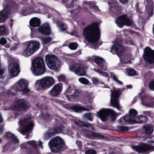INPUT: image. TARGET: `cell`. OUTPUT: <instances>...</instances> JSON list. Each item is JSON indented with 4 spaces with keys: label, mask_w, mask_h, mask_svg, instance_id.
<instances>
[{
    "label": "cell",
    "mask_w": 154,
    "mask_h": 154,
    "mask_svg": "<svg viewBox=\"0 0 154 154\" xmlns=\"http://www.w3.org/2000/svg\"><path fill=\"white\" fill-rule=\"evenodd\" d=\"M6 70L4 68L0 67V78H3L6 75Z\"/></svg>",
    "instance_id": "e575fe53"
},
{
    "label": "cell",
    "mask_w": 154,
    "mask_h": 154,
    "mask_svg": "<svg viewBox=\"0 0 154 154\" xmlns=\"http://www.w3.org/2000/svg\"><path fill=\"white\" fill-rule=\"evenodd\" d=\"M16 89L19 91H23L24 93L29 91L28 89V82L25 80H21L15 85Z\"/></svg>",
    "instance_id": "9a60e30c"
},
{
    "label": "cell",
    "mask_w": 154,
    "mask_h": 154,
    "mask_svg": "<svg viewBox=\"0 0 154 154\" xmlns=\"http://www.w3.org/2000/svg\"><path fill=\"white\" fill-rule=\"evenodd\" d=\"M154 81H152V82H150V83L149 84V87L150 89L151 90H154Z\"/></svg>",
    "instance_id": "60d3db41"
},
{
    "label": "cell",
    "mask_w": 154,
    "mask_h": 154,
    "mask_svg": "<svg viewBox=\"0 0 154 154\" xmlns=\"http://www.w3.org/2000/svg\"><path fill=\"white\" fill-rule=\"evenodd\" d=\"M38 30L41 34L46 36L50 35L51 33L50 26L48 23H45L44 24H43L39 28Z\"/></svg>",
    "instance_id": "e0dca14e"
},
{
    "label": "cell",
    "mask_w": 154,
    "mask_h": 154,
    "mask_svg": "<svg viewBox=\"0 0 154 154\" xmlns=\"http://www.w3.org/2000/svg\"><path fill=\"white\" fill-rule=\"evenodd\" d=\"M79 81L80 82L82 83L83 84L87 85L89 83V81L87 79H86L85 78H81L79 79Z\"/></svg>",
    "instance_id": "8d00e7d4"
},
{
    "label": "cell",
    "mask_w": 154,
    "mask_h": 154,
    "mask_svg": "<svg viewBox=\"0 0 154 154\" xmlns=\"http://www.w3.org/2000/svg\"><path fill=\"white\" fill-rule=\"evenodd\" d=\"M30 26L34 27H38L40 24V21L38 18H33L30 20Z\"/></svg>",
    "instance_id": "d4e9b609"
},
{
    "label": "cell",
    "mask_w": 154,
    "mask_h": 154,
    "mask_svg": "<svg viewBox=\"0 0 154 154\" xmlns=\"http://www.w3.org/2000/svg\"><path fill=\"white\" fill-rule=\"evenodd\" d=\"M120 2H121L122 4H125V3L128 2V0H122V1H119Z\"/></svg>",
    "instance_id": "ee69618b"
},
{
    "label": "cell",
    "mask_w": 154,
    "mask_h": 154,
    "mask_svg": "<svg viewBox=\"0 0 154 154\" xmlns=\"http://www.w3.org/2000/svg\"><path fill=\"white\" fill-rule=\"evenodd\" d=\"M72 109L74 111L77 112H82L89 110L88 109L85 108V107L78 105L73 106L72 107Z\"/></svg>",
    "instance_id": "484cf974"
},
{
    "label": "cell",
    "mask_w": 154,
    "mask_h": 154,
    "mask_svg": "<svg viewBox=\"0 0 154 154\" xmlns=\"http://www.w3.org/2000/svg\"><path fill=\"white\" fill-rule=\"evenodd\" d=\"M7 41L5 38H2L0 40V44L1 45H4L6 43Z\"/></svg>",
    "instance_id": "ab89813d"
},
{
    "label": "cell",
    "mask_w": 154,
    "mask_h": 154,
    "mask_svg": "<svg viewBox=\"0 0 154 154\" xmlns=\"http://www.w3.org/2000/svg\"><path fill=\"white\" fill-rule=\"evenodd\" d=\"M85 135L87 138H89L93 139H102L104 138V136L103 135L97 133H93V132H89V131H84Z\"/></svg>",
    "instance_id": "d6986e66"
},
{
    "label": "cell",
    "mask_w": 154,
    "mask_h": 154,
    "mask_svg": "<svg viewBox=\"0 0 154 154\" xmlns=\"http://www.w3.org/2000/svg\"><path fill=\"white\" fill-rule=\"evenodd\" d=\"M1 130V128H0V130Z\"/></svg>",
    "instance_id": "c3c4849f"
},
{
    "label": "cell",
    "mask_w": 154,
    "mask_h": 154,
    "mask_svg": "<svg viewBox=\"0 0 154 154\" xmlns=\"http://www.w3.org/2000/svg\"><path fill=\"white\" fill-rule=\"evenodd\" d=\"M121 94V91L119 90L114 89L112 91L111 96V105L115 108L120 110L119 103V97Z\"/></svg>",
    "instance_id": "8fae6325"
},
{
    "label": "cell",
    "mask_w": 154,
    "mask_h": 154,
    "mask_svg": "<svg viewBox=\"0 0 154 154\" xmlns=\"http://www.w3.org/2000/svg\"><path fill=\"white\" fill-rule=\"evenodd\" d=\"M62 128H61V127H56V128H52V129H50L45 134V138H49L50 137H51L52 135L56 134L62 133Z\"/></svg>",
    "instance_id": "7402d4cb"
},
{
    "label": "cell",
    "mask_w": 154,
    "mask_h": 154,
    "mask_svg": "<svg viewBox=\"0 0 154 154\" xmlns=\"http://www.w3.org/2000/svg\"><path fill=\"white\" fill-rule=\"evenodd\" d=\"M1 139H0V143H1Z\"/></svg>",
    "instance_id": "bcb514c9"
},
{
    "label": "cell",
    "mask_w": 154,
    "mask_h": 154,
    "mask_svg": "<svg viewBox=\"0 0 154 154\" xmlns=\"http://www.w3.org/2000/svg\"><path fill=\"white\" fill-rule=\"evenodd\" d=\"M32 71L36 76H39L44 73L46 71L44 60L41 57H38L33 61Z\"/></svg>",
    "instance_id": "277c9868"
},
{
    "label": "cell",
    "mask_w": 154,
    "mask_h": 154,
    "mask_svg": "<svg viewBox=\"0 0 154 154\" xmlns=\"http://www.w3.org/2000/svg\"><path fill=\"white\" fill-rule=\"evenodd\" d=\"M83 35L87 41L90 43H95L100 37V31L99 24L93 23L86 27L83 30Z\"/></svg>",
    "instance_id": "6da1fadb"
},
{
    "label": "cell",
    "mask_w": 154,
    "mask_h": 154,
    "mask_svg": "<svg viewBox=\"0 0 154 154\" xmlns=\"http://www.w3.org/2000/svg\"><path fill=\"white\" fill-rule=\"evenodd\" d=\"M29 107L28 103L23 100H18L14 102L11 106V109L16 111H22L27 110Z\"/></svg>",
    "instance_id": "30bf717a"
},
{
    "label": "cell",
    "mask_w": 154,
    "mask_h": 154,
    "mask_svg": "<svg viewBox=\"0 0 154 154\" xmlns=\"http://www.w3.org/2000/svg\"><path fill=\"white\" fill-rule=\"evenodd\" d=\"M9 71L11 76L13 77H16L20 72L19 66L16 63L12 64L10 67Z\"/></svg>",
    "instance_id": "ac0fdd59"
},
{
    "label": "cell",
    "mask_w": 154,
    "mask_h": 154,
    "mask_svg": "<svg viewBox=\"0 0 154 154\" xmlns=\"http://www.w3.org/2000/svg\"><path fill=\"white\" fill-rule=\"evenodd\" d=\"M54 80L51 77H46L37 81L36 83V88L38 90H45L50 87L54 83Z\"/></svg>",
    "instance_id": "5b68a950"
},
{
    "label": "cell",
    "mask_w": 154,
    "mask_h": 154,
    "mask_svg": "<svg viewBox=\"0 0 154 154\" xmlns=\"http://www.w3.org/2000/svg\"><path fill=\"white\" fill-rule=\"evenodd\" d=\"M138 112L135 109H131L129 112V116L131 117H135L138 115Z\"/></svg>",
    "instance_id": "836d02e7"
},
{
    "label": "cell",
    "mask_w": 154,
    "mask_h": 154,
    "mask_svg": "<svg viewBox=\"0 0 154 154\" xmlns=\"http://www.w3.org/2000/svg\"><path fill=\"white\" fill-rule=\"evenodd\" d=\"M3 121V119H2V116H1V115L0 114V123L2 122Z\"/></svg>",
    "instance_id": "f6af8a7d"
},
{
    "label": "cell",
    "mask_w": 154,
    "mask_h": 154,
    "mask_svg": "<svg viewBox=\"0 0 154 154\" xmlns=\"http://www.w3.org/2000/svg\"><path fill=\"white\" fill-rule=\"evenodd\" d=\"M10 15V10L8 7L0 12V22H3L8 18Z\"/></svg>",
    "instance_id": "44dd1931"
},
{
    "label": "cell",
    "mask_w": 154,
    "mask_h": 154,
    "mask_svg": "<svg viewBox=\"0 0 154 154\" xmlns=\"http://www.w3.org/2000/svg\"><path fill=\"white\" fill-rule=\"evenodd\" d=\"M143 57L147 62L152 64L154 62V52L149 47H146L144 50Z\"/></svg>",
    "instance_id": "4fadbf2b"
},
{
    "label": "cell",
    "mask_w": 154,
    "mask_h": 154,
    "mask_svg": "<svg viewBox=\"0 0 154 154\" xmlns=\"http://www.w3.org/2000/svg\"><path fill=\"white\" fill-rule=\"evenodd\" d=\"M95 62L100 67H104L105 65V60L102 57H95Z\"/></svg>",
    "instance_id": "83f0119b"
},
{
    "label": "cell",
    "mask_w": 154,
    "mask_h": 154,
    "mask_svg": "<svg viewBox=\"0 0 154 154\" xmlns=\"http://www.w3.org/2000/svg\"><path fill=\"white\" fill-rule=\"evenodd\" d=\"M69 48L71 49L74 50L77 49L78 47V45L77 43H72L69 45Z\"/></svg>",
    "instance_id": "d590c367"
},
{
    "label": "cell",
    "mask_w": 154,
    "mask_h": 154,
    "mask_svg": "<svg viewBox=\"0 0 154 154\" xmlns=\"http://www.w3.org/2000/svg\"><path fill=\"white\" fill-rule=\"evenodd\" d=\"M127 72L129 76H133L137 74V72L132 68H127Z\"/></svg>",
    "instance_id": "1f68e13d"
},
{
    "label": "cell",
    "mask_w": 154,
    "mask_h": 154,
    "mask_svg": "<svg viewBox=\"0 0 154 154\" xmlns=\"http://www.w3.org/2000/svg\"><path fill=\"white\" fill-rule=\"evenodd\" d=\"M85 154H96V151L95 150L90 149L86 151Z\"/></svg>",
    "instance_id": "f35d334b"
},
{
    "label": "cell",
    "mask_w": 154,
    "mask_h": 154,
    "mask_svg": "<svg viewBox=\"0 0 154 154\" xmlns=\"http://www.w3.org/2000/svg\"><path fill=\"white\" fill-rule=\"evenodd\" d=\"M70 70L75 72L77 74L80 76L85 75L86 73V69L85 67L80 64H76L72 66Z\"/></svg>",
    "instance_id": "2e32d148"
},
{
    "label": "cell",
    "mask_w": 154,
    "mask_h": 154,
    "mask_svg": "<svg viewBox=\"0 0 154 154\" xmlns=\"http://www.w3.org/2000/svg\"><path fill=\"white\" fill-rule=\"evenodd\" d=\"M117 129L120 132H127L129 130L128 127L124 126H119L117 127Z\"/></svg>",
    "instance_id": "4dcf8cb0"
},
{
    "label": "cell",
    "mask_w": 154,
    "mask_h": 154,
    "mask_svg": "<svg viewBox=\"0 0 154 154\" xmlns=\"http://www.w3.org/2000/svg\"><path fill=\"white\" fill-rule=\"evenodd\" d=\"M132 148L135 151L139 153H148L153 151L154 149L153 145L143 143L138 145H132Z\"/></svg>",
    "instance_id": "9c48e42d"
},
{
    "label": "cell",
    "mask_w": 154,
    "mask_h": 154,
    "mask_svg": "<svg viewBox=\"0 0 154 154\" xmlns=\"http://www.w3.org/2000/svg\"><path fill=\"white\" fill-rule=\"evenodd\" d=\"M34 126V122L30 118H25L20 122L21 131L22 133L25 134L30 132Z\"/></svg>",
    "instance_id": "52a82bcc"
},
{
    "label": "cell",
    "mask_w": 154,
    "mask_h": 154,
    "mask_svg": "<svg viewBox=\"0 0 154 154\" xmlns=\"http://www.w3.org/2000/svg\"><path fill=\"white\" fill-rule=\"evenodd\" d=\"M49 146L52 151L55 153L61 152L66 148L64 140L59 137H56L51 140L49 143Z\"/></svg>",
    "instance_id": "7a4b0ae2"
},
{
    "label": "cell",
    "mask_w": 154,
    "mask_h": 154,
    "mask_svg": "<svg viewBox=\"0 0 154 154\" xmlns=\"http://www.w3.org/2000/svg\"><path fill=\"white\" fill-rule=\"evenodd\" d=\"M46 62L49 68L52 70H57L61 65V62L54 55L49 54L45 57Z\"/></svg>",
    "instance_id": "8992f818"
},
{
    "label": "cell",
    "mask_w": 154,
    "mask_h": 154,
    "mask_svg": "<svg viewBox=\"0 0 154 154\" xmlns=\"http://www.w3.org/2000/svg\"><path fill=\"white\" fill-rule=\"evenodd\" d=\"M123 49L124 48L123 47L119 45H117L113 46L112 49V51L113 53L116 54L117 55L120 56V55L123 52Z\"/></svg>",
    "instance_id": "cb8c5ba5"
},
{
    "label": "cell",
    "mask_w": 154,
    "mask_h": 154,
    "mask_svg": "<svg viewBox=\"0 0 154 154\" xmlns=\"http://www.w3.org/2000/svg\"><path fill=\"white\" fill-rule=\"evenodd\" d=\"M115 154V153H110V154Z\"/></svg>",
    "instance_id": "7dc6e473"
},
{
    "label": "cell",
    "mask_w": 154,
    "mask_h": 154,
    "mask_svg": "<svg viewBox=\"0 0 154 154\" xmlns=\"http://www.w3.org/2000/svg\"><path fill=\"white\" fill-rule=\"evenodd\" d=\"M83 117L85 119L90 121H92L93 119H94V117H93V115H92V113H90V112L85 114Z\"/></svg>",
    "instance_id": "f546056e"
},
{
    "label": "cell",
    "mask_w": 154,
    "mask_h": 154,
    "mask_svg": "<svg viewBox=\"0 0 154 154\" xmlns=\"http://www.w3.org/2000/svg\"><path fill=\"white\" fill-rule=\"evenodd\" d=\"M116 24L119 27L122 28L124 25L129 26L132 24L131 21L126 15H122L117 18Z\"/></svg>",
    "instance_id": "5bb4252c"
},
{
    "label": "cell",
    "mask_w": 154,
    "mask_h": 154,
    "mask_svg": "<svg viewBox=\"0 0 154 154\" xmlns=\"http://www.w3.org/2000/svg\"><path fill=\"white\" fill-rule=\"evenodd\" d=\"M39 48L40 44L39 42L37 41L30 42L25 50L24 55L26 57L30 56L34 54L35 52L37 51Z\"/></svg>",
    "instance_id": "7c38bea8"
},
{
    "label": "cell",
    "mask_w": 154,
    "mask_h": 154,
    "mask_svg": "<svg viewBox=\"0 0 154 154\" xmlns=\"http://www.w3.org/2000/svg\"><path fill=\"white\" fill-rule=\"evenodd\" d=\"M5 136H6V137H7V138L11 139L13 141L14 143H17L19 142L17 138H16V136H14L13 134L11 133H6Z\"/></svg>",
    "instance_id": "f1b7e54d"
},
{
    "label": "cell",
    "mask_w": 154,
    "mask_h": 154,
    "mask_svg": "<svg viewBox=\"0 0 154 154\" xmlns=\"http://www.w3.org/2000/svg\"><path fill=\"white\" fill-rule=\"evenodd\" d=\"M58 26L59 27V28L61 30H62V31H65L67 29V26L66 24H65L64 23L62 22H59L58 24Z\"/></svg>",
    "instance_id": "d6a6232c"
},
{
    "label": "cell",
    "mask_w": 154,
    "mask_h": 154,
    "mask_svg": "<svg viewBox=\"0 0 154 154\" xmlns=\"http://www.w3.org/2000/svg\"><path fill=\"white\" fill-rule=\"evenodd\" d=\"M6 28L4 26H1L0 27V35H4L6 33Z\"/></svg>",
    "instance_id": "74e56055"
},
{
    "label": "cell",
    "mask_w": 154,
    "mask_h": 154,
    "mask_svg": "<svg viewBox=\"0 0 154 154\" xmlns=\"http://www.w3.org/2000/svg\"><path fill=\"white\" fill-rule=\"evenodd\" d=\"M112 77H113V78L115 80V81H116L117 82L121 84H122V83L121 82H119V81H118V80H117V79L116 78V77L115 75H113V76H112Z\"/></svg>",
    "instance_id": "7bdbcfd3"
},
{
    "label": "cell",
    "mask_w": 154,
    "mask_h": 154,
    "mask_svg": "<svg viewBox=\"0 0 154 154\" xmlns=\"http://www.w3.org/2000/svg\"><path fill=\"white\" fill-rule=\"evenodd\" d=\"M62 89V84L59 83L56 85L52 89L50 92L51 95L52 96H57L60 94Z\"/></svg>",
    "instance_id": "ffe728a7"
},
{
    "label": "cell",
    "mask_w": 154,
    "mask_h": 154,
    "mask_svg": "<svg viewBox=\"0 0 154 154\" xmlns=\"http://www.w3.org/2000/svg\"><path fill=\"white\" fill-rule=\"evenodd\" d=\"M52 39L51 38H46V39H45L44 40V41L45 43H47L49 42L50 41H51Z\"/></svg>",
    "instance_id": "b9f144b4"
},
{
    "label": "cell",
    "mask_w": 154,
    "mask_h": 154,
    "mask_svg": "<svg viewBox=\"0 0 154 154\" xmlns=\"http://www.w3.org/2000/svg\"><path fill=\"white\" fill-rule=\"evenodd\" d=\"M97 115L99 118L104 122L109 119H110L112 121H115L117 117V113L109 109H103L100 110Z\"/></svg>",
    "instance_id": "3957f363"
},
{
    "label": "cell",
    "mask_w": 154,
    "mask_h": 154,
    "mask_svg": "<svg viewBox=\"0 0 154 154\" xmlns=\"http://www.w3.org/2000/svg\"><path fill=\"white\" fill-rule=\"evenodd\" d=\"M74 122L77 125L80 126V127L89 128V129H94V127L92 125H91V124L87 123V122L82 121L79 120V119H75L74 120Z\"/></svg>",
    "instance_id": "603a6c76"
},
{
    "label": "cell",
    "mask_w": 154,
    "mask_h": 154,
    "mask_svg": "<svg viewBox=\"0 0 154 154\" xmlns=\"http://www.w3.org/2000/svg\"><path fill=\"white\" fill-rule=\"evenodd\" d=\"M144 128L145 130V133L147 135H150L153 133L154 131L153 126L150 124L145 125L144 127Z\"/></svg>",
    "instance_id": "4316f807"
},
{
    "label": "cell",
    "mask_w": 154,
    "mask_h": 154,
    "mask_svg": "<svg viewBox=\"0 0 154 154\" xmlns=\"http://www.w3.org/2000/svg\"><path fill=\"white\" fill-rule=\"evenodd\" d=\"M123 119L126 122L131 124L145 123L148 121V117L143 115L137 117H131L129 115H127L124 117Z\"/></svg>",
    "instance_id": "ba28073f"
}]
</instances>
